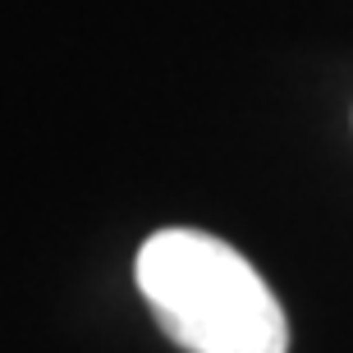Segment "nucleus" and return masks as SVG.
Instances as JSON below:
<instances>
[{
  "instance_id": "f257e3e1",
  "label": "nucleus",
  "mask_w": 353,
  "mask_h": 353,
  "mask_svg": "<svg viewBox=\"0 0 353 353\" xmlns=\"http://www.w3.org/2000/svg\"><path fill=\"white\" fill-rule=\"evenodd\" d=\"M138 294L188 353H289V321L257 266L202 230H157L138 248Z\"/></svg>"
}]
</instances>
